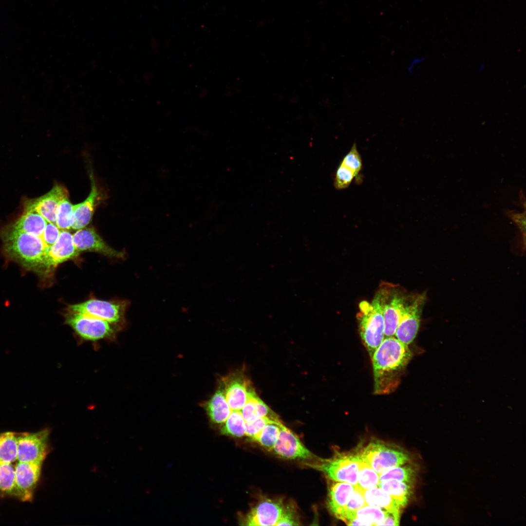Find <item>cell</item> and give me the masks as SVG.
<instances>
[{
    "instance_id": "29",
    "label": "cell",
    "mask_w": 526,
    "mask_h": 526,
    "mask_svg": "<svg viewBox=\"0 0 526 526\" xmlns=\"http://www.w3.org/2000/svg\"><path fill=\"white\" fill-rule=\"evenodd\" d=\"M281 420L267 423L260 433L253 440L268 451H272L278 439L280 432Z\"/></svg>"
},
{
    "instance_id": "15",
    "label": "cell",
    "mask_w": 526,
    "mask_h": 526,
    "mask_svg": "<svg viewBox=\"0 0 526 526\" xmlns=\"http://www.w3.org/2000/svg\"><path fill=\"white\" fill-rule=\"evenodd\" d=\"M73 239L78 252L91 251L97 252L110 258L124 257L123 252L111 247L93 228L85 227L77 230L73 235Z\"/></svg>"
},
{
    "instance_id": "16",
    "label": "cell",
    "mask_w": 526,
    "mask_h": 526,
    "mask_svg": "<svg viewBox=\"0 0 526 526\" xmlns=\"http://www.w3.org/2000/svg\"><path fill=\"white\" fill-rule=\"evenodd\" d=\"M68 197L66 189L56 185L52 189L41 197L27 201L24 211L34 210L39 213L48 222L56 225V213L61 201Z\"/></svg>"
},
{
    "instance_id": "5",
    "label": "cell",
    "mask_w": 526,
    "mask_h": 526,
    "mask_svg": "<svg viewBox=\"0 0 526 526\" xmlns=\"http://www.w3.org/2000/svg\"><path fill=\"white\" fill-rule=\"evenodd\" d=\"M338 452L333 457L319 459L308 464L309 467L323 472L329 478L337 482H344L356 486L359 469V453Z\"/></svg>"
},
{
    "instance_id": "30",
    "label": "cell",
    "mask_w": 526,
    "mask_h": 526,
    "mask_svg": "<svg viewBox=\"0 0 526 526\" xmlns=\"http://www.w3.org/2000/svg\"><path fill=\"white\" fill-rule=\"evenodd\" d=\"M17 460L16 433H0V461L12 463Z\"/></svg>"
},
{
    "instance_id": "23",
    "label": "cell",
    "mask_w": 526,
    "mask_h": 526,
    "mask_svg": "<svg viewBox=\"0 0 526 526\" xmlns=\"http://www.w3.org/2000/svg\"><path fill=\"white\" fill-rule=\"evenodd\" d=\"M377 487L391 496L404 507L413 494L414 483L390 479L379 482Z\"/></svg>"
},
{
    "instance_id": "17",
    "label": "cell",
    "mask_w": 526,
    "mask_h": 526,
    "mask_svg": "<svg viewBox=\"0 0 526 526\" xmlns=\"http://www.w3.org/2000/svg\"><path fill=\"white\" fill-rule=\"evenodd\" d=\"M284 507L280 500L264 499L250 510L244 522L249 526H276Z\"/></svg>"
},
{
    "instance_id": "22",
    "label": "cell",
    "mask_w": 526,
    "mask_h": 526,
    "mask_svg": "<svg viewBox=\"0 0 526 526\" xmlns=\"http://www.w3.org/2000/svg\"><path fill=\"white\" fill-rule=\"evenodd\" d=\"M47 221L38 212L24 211V213L10 226L17 230L28 234L41 236Z\"/></svg>"
},
{
    "instance_id": "33",
    "label": "cell",
    "mask_w": 526,
    "mask_h": 526,
    "mask_svg": "<svg viewBox=\"0 0 526 526\" xmlns=\"http://www.w3.org/2000/svg\"><path fill=\"white\" fill-rule=\"evenodd\" d=\"M11 463L0 461V490L15 496V470Z\"/></svg>"
},
{
    "instance_id": "25",
    "label": "cell",
    "mask_w": 526,
    "mask_h": 526,
    "mask_svg": "<svg viewBox=\"0 0 526 526\" xmlns=\"http://www.w3.org/2000/svg\"><path fill=\"white\" fill-rule=\"evenodd\" d=\"M385 510L375 506L366 505L357 512L350 526H380L384 520Z\"/></svg>"
},
{
    "instance_id": "31",
    "label": "cell",
    "mask_w": 526,
    "mask_h": 526,
    "mask_svg": "<svg viewBox=\"0 0 526 526\" xmlns=\"http://www.w3.org/2000/svg\"><path fill=\"white\" fill-rule=\"evenodd\" d=\"M245 422L241 411H232L221 428L223 434L241 437L245 435Z\"/></svg>"
},
{
    "instance_id": "14",
    "label": "cell",
    "mask_w": 526,
    "mask_h": 526,
    "mask_svg": "<svg viewBox=\"0 0 526 526\" xmlns=\"http://www.w3.org/2000/svg\"><path fill=\"white\" fill-rule=\"evenodd\" d=\"M272 451L280 457L288 459L311 460L316 457L298 436L282 423Z\"/></svg>"
},
{
    "instance_id": "2",
    "label": "cell",
    "mask_w": 526,
    "mask_h": 526,
    "mask_svg": "<svg viewBox=\"0 0 526 526\" xmlns=\"http://www.w3.org/2000/svg\"><path fill=\"white\" fill-rule=\"evenodd\" d=\"M0 237L4 253L28 269L37 273L49 247L41 236L28 234L10 225L3 229Z\"/></svg>"
},
{
    "instance_id": "36",
    "label": "cell",
    "mask_w": 526,
    "mask_h": 526,
    "mask_svg": "<svg viewBox=\"0 0 526 526\" xmlns=\"http://www.w3.org/2000/svg\"><path fill=\"white\" fill-rule=\"evenodd\" d=\"M273 421L280 420H274L267 417H263L252 421L245 422V435L253 440L267 423Z\"/></svg>"
},
{
    "instance_id": "3",
    "label": "cell",
    "mask_w": 526,
    "mask_h": 526,
    "mask_svg": "<svg viewBox=\"0 0 526 526\" xmlns=\"http://www.w3.org/2000/svg\"><path fill=\"white\" fill-rule=\"evenodd\" d=\"M357 317L360 336L371 358L385 338L382 307L378 291L371 302L363 301L359 303Z\"/></svg>"
},
{
    "instance_id": "26",
    "label": "cell",
    "mask_w": 526,
    "mask_h": 526,
    "mask_svg": "<svg viewBox=\"0 0 526 526\" xmlns=\"http://www.w3.org/2000/svg\"><path fill=\"white\" fill-rule=\"evenodd\" d=\"M399 466L390 468L379 474V482L395 479L414 483L417 477L419 467L416 464Z\"/></svg>"
},
{
    "instance_id": "10",
    "label": "cell",
    "mask_w": 526,
    "mask_h": 526,
    "mask_svg": "<svg viewBox=\"0 0 526 526\" xmlns=\"http://www.w3.org/2000/svg\"><path fill=\"white\" fill-rule=\"evenodd\" d=\"M69 311L83 314L108 321L118 326L124 319L123 304L97 299H91L81 303L70 305Z\"/></svg>"
},
{
    "instance_id": "35",
    "label": "cell",
    "mask_w": 526,
    "mask_h": 526,
    "mask_svg": "<svg viewBox=\"0 0 526 526\" xmlns=\"http://www.w3.org/2000/svg\"><path fill=\"white\" fill-rule=\"evenodd\" d=\"M355 174L349 169L340 164L338 168L335 178V187L338 189H342L349 186Z\"/></svg>"
},
{
    "instance_id": "40",
    "label": "cell",
    "mask_w": 526,
    "mask_h": 526,
    "mask_svg": "<svg viewBox=\"0 0 526 526\" xmlns=\"http://www.w3.org/2000/svg\"><path fill=\"white\" fill-rule=\"evenodd\" d=\"M509 217L515 222L519 227L520 231L523 235V238L525 240L526 233V214L525 211L523 213H519L509 211L507 213Z\"/></svg>"
},
{
    "instance_id": "24",
    "label": "cell",
    "mask_w": 526,
    "mask_h": 526,
    "mask_svg": "<svg viewBox=\"0 0 526 526\" xmlns=\"http://www.w3.org/2000/svg\"><path fill=\"white\" fill-rule=\"evenodd\" d=\"M363 494L367 505L384 510H401L402 508L394 498L377 487L364 490Z\"/></svg>"
},
{
    "instance_id": "37",
    "label": "cell",
    "mask_w": 526,
    "mask_h": 526,
    "mask_svg": "<svg viewBox=\"0 0 526 526\" xmlns=\"http://www.w3.org/2000/svg\"><path fill=\"white\" fill-rule=\"evenodd\" d=\"M60 230L56 225L47 222L41 237L49 247L52 246L57 240L61 231Z\"/></svg>"
},
{
    "instance_id": "32",
    "label": "cell",
    "mask_w": 526,
    "mask_h": 526,
    "mask_svg": "<svg viewBox=\"0 0 526 526\" xmlns=\"http://www.w3.org/2000/svg\"><path fill=\"white\" fill-rule=\"evenodd\" d=\"M75 221L74 205L69 200L68 197L63 198L60 202L56 210V225L60 230L72 228Z\"/></svg>"
},
{
    "instance_id": "39",
    "label": "cell",
    "mask_w": 526,
    "mask_h": 526,
    "mask_svg": "<svg viewBox=\"0 0 526 526\" xmlns=\"http://www.w3.org/2000/svg\"><path fill=\"white\" fill-rule=\"evenodd\" d=\"M401 510H385L384 518L380 526L399 525Z\"/></svg>"
},
{
    "instance_id": "13",
    "label": "cell",
    "mask_w": 526,
    "mask_h": 526,
    "mask_svg": "<svg viewBox=\"0 0 526 526\" xmlns=\"http://www.w3.org/2000/svg\"><path fill=\"white\" fill-rule=\"evenodd\" d=\"M41 464L19 461L15 470V496L22 501H30L39 478Z\"/></svg>"
},
{
    "instance_id": "18",
    "label": "cell",
    "mask_w": 526,
    "mask_h": 526,
    "mask_svg": "<svg viewBox=\"0 0 526 526\" xmlns=\"http://www.w3.org/2000/svg\"><path fill=\"white\" fill-rule=\"evenodd\" d=\"M356 486L344 482L334 481L329 487L327 506L337 518L351 498Z\"/></svg>"
},
{
    "instance_id": "1",
    "label": "cell",
    "mask_w": 526,
    "mask_h": 526,
    "mask_svg": "<svg viewBox=\"0 0 526 526\" xmlns=\"http://www.w3.org/2000/svg\"><path fill=\"white\" fill-rule=\"evenodd\" d=\"M412 357L408 345L394 336L384 338L371 357L374 394H389L396 390Z\"/></svg>"
},
{
    "instance_id": "21",
    "label": "cell",
    "mask_w": 526,
    "mask_h": 526,
    "mask_svg": "<svg viewBox=\"0 0 526 526\" xmlns=\"http://www.w3.org/2000/svg\"><path fill=\"white\" fill-rule=\"evenodd\" d=\"M241 412L245 422L252 421L263 417L280 420L278 415L257 395L255 392L249 396Z\"/></svg>"
},
{
    "instance_id": "20",
    "label": "cell",
    "mask_w": 526,
    "mask_h": 526,
    "mask_svg": "<svg viewBox=\"0 0 526 526\" xmlns=\"http://www.w3.org/2000/svg\"><path fill=\"white\" fill-rule=\"evenodd\" d=\"M204 406L210 420L217 424L224 423L232 411L226 401L221 385L209 400L204 404Z\"/></svg>"
},
{
    "instance_id": "34",
    "label": "cell",
    "mask_w": 526,
    "mask_h": 526,
    "mask_svg": "<svg viewBox=\"0 0 526 526\" xmlns=\"http://www.w3.org/2000/svg\"><path fill=\"white\" fill-rule=\"evenodd\" d=\"M340 164L349 169L356 176L359 173L362 169V163L356 143L353 145Z\"/></svg>"
},
{
    "instance_id": "28",
    "label": "cell",
    "mask_w": 526,
    "mask_h": 526,
    "mask_svg": "<svg viewBox=\"0 0 526 526\" xmlns=\"http://www.w3.org/2000/svg\"><path fill=\"white\" fill-rule=\"evenodd\" d=\"M363 492V490L356 486L351 498L343 508L338 519L343 521L347 525H349L355 518L356 512L359 508L367 505L364 499Z\"/></svg>"
},
{
    "instance_id": "6",
    "label": "cell",
    "mask_w": 526,
    "mask_h": 526,
    "mask_svg": "<svg viewBox=\"0 0 526 526\" xmlns=\"http://www.w3.org/2000/svg\"><path fill=\"white\" fill-rule=\"evenodd\" d=\"M65 322L82 340L97 341L113 340L119 326L99 319L69 311Z\"/></svg>"
},
{
    "instance_id": "7",
    "label": "cell",
    "mask_w": 526,
    "mask_h": 526,
    "mask_svg": "<svg viewBox=\"0 0 526 526\" xmlns=\"http://www.w3.org/2000/svg\"><path fill=\"white\" fill-rule=\"evenodd\" d=\"M426 300L425 292L408 295L394 334L397 339L406 345L411 344L416 336Z\"/></svg>"
},
{
    "instance_id": "19",
    "label": "cell",
    "mask_w": 526,
    "mask_h": 526,
    "mask_svg": "<svg viewBox=\"0 0 526 526\" xmlns=\"http://www.w3.org/2000/svg\"><path fill=\"white\" fill-rule=\"evenodd\" d=\"M91 188L88 197L82 203L74 205L75 221L72 227L78 230L85 227L91 221L98 193L92 175H90Z\"/></svg>"
},
{
    "instance_id": "38",
    "label": "cell",
    "mask_w": 526,
    "mask_h": 526,
    "mask_svg": "<svg viewBox=\"0 0 526 526\" xmlns=\"http://www.w3.org/2000/svg\"><path fill=\"white\" fill-rule=\"evenodd\" d=\"M299 521L296 516V511L292 507H284L283 511L276 526H297Z\"/></svg>"
},
{
    "instance_id": "27",
    "label": "cell",
    "mask_w": 526,
    "mask_h": 526,
    "mask_svg": "<svg viewBox=\"0 0 526 526\" xmlns=\"http://www.w3.org/2000/svg\"><path fill=\"white\" fill-rule=\"evenodd\" d=\"M379 482L378 474L360 456L359 454V469L356 486L365 490L377 487Z\"/></svg>"
},
{
    "instance_id": "11",
    "label": "cell",
    "mask_w": 526,
    "mask_h": 526,
    "mask_svg": "<svg viewBox=\"0 0 526 526\" xmlns=\"http://www.w3.org/2000/svg\"><path fill=\"white\" fill-rule=\"evenodd\" d=\"M78 253L73 242V235L66 230H61L57 240L45 256L39 273H50L59 264L76 257Z\"/></svg>"
},
{
    "instance_id": "9",
    "label": "cell",
    "mask_w": 526,
    "mask_h": 526,
    "mask_svg": "<svg viewBox=\"0 0 526 526\" xmlns=\"http://www.w3.org/2000/svg\"><path fill=\"white\" fill-rule=\"evenodd\" d=\"M49 431L16 433L18 461L42 464L48 452Z\"/></svg>"
},
{
    "instance_id": "12",
    "label": "cell",
    "mask_w": 526,
    "mask_h": 526,
    "mask_svg": "<svg viewBox=\"0 0 526 526\" xmlns=\"http://www.w3.org/2000/svg\"><path fill=\"white\" fill-rule=\"evenodd\" d=\"M220 385L232 411H241L249 396L255 392L251 382L242 374H233L223 378Z\"/></svg>"
},
{
    "instance_id": "4",
    "label": "cell",
    "mask_w": 526,
    "mask_h": 526,
    "mask_svg": "<svg viewBox=\"0 0 526 526\" xmlns=\"http://www.w3.org/2000/svg\"><path fill=\"white\" fill-rule=\"evenodd\" d=\"M358 450L360 456L380 474L387 470L403 465L411 461L405 449L394 444L373 439Z\"/></svg>"
},
{
    "instance_id": "8",
    "label": "cell",
    "mask_w": 526,
    "mask_h": 526,
    "mask_svg": "<svg viewBox=\"0 0 526 526\" xmlns=\"http://www.w3.org/2000/svg\"><path fill=\"white\" fill-rule=\"evenodd\" d=\"M378 292L382 307L385 338L394 336L409 294L397 285L386 283L381 285Z\"/></svg>"
}]
</instances>
